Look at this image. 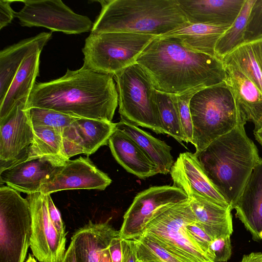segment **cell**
<instances>
[{"mask_svg":"<svg viewBox=\"0 0 262 262\" xmlns=\"http://www.w3.org/2000/svg\"><path fill=\"white\" fill-rule=\"evenodd\" d=\"M161 122L165 134L182 144L184 137L180 121L177 95L156 90Z\"/></svg>","mask_w":262,"mask_h":262,"instance_id":"4dcf8cb0","label":"cell"},{"mask_svg":"<svg viewBox=\"0 0 262 262\" xmlns=\"http://www.w3.org/2000/svg\"><path fill=\"white\" fill-rule=\"evenodd\" d=\"M84 155L89 156L101 146L108 144L116 129V123L105 120L78 118L73 123Z\"/></svg>","mask_w":262,"mask_h":262,"instance_id":"83f0119b","label":"cell"},{"mask_svg":"<svg viewBox=\"0 0 262 262\" xmlns=\"http://www.w3.org/2000/svg\"><path fill=\"white\" fill-rule=\"evenodd\" d=\"M189 200L181 189L170 185L153 186L138 193L123 216L119 231L122 239L140 236L146 224L161 207Z\"/></svg>","mask_w":262,"mask_h":262,"instance_id":"8fae6325","label":"cell"},{"mask_svg":"<svg viewBox=\"0 0 262 262\" xmlns=\"http://www.w3.org/2000/svg\"><path fill=\"white\" fill-rule=\"evenodd\" d=\"M197 155L240 124H246L236 97L224 81L194 93L189 102Z\"/></svg>","mask_w":262,"mask_h":262,"instance_id":"5b68a950","label":"cell"},{"mask_svg":"<svg viewBox=\"0 0 262 262\" xmlns=\"http://www.w3.org/2000/svg\"><path fill=\"white\" fill-rule=\"evenodd\" d=\"M209 249L215 262H227L232 254L230 236L212 239L209 245Z\"/></svg>","mask_w":262,"mask_h":262,"instance_id":"d590c367","label":"cell"},{"mask_svg":"<svg viewBox=\"0 0 262 262\" xmlns=\"http://www.w3.org/2000/svg\"><path fill=\"white\" fill-rule=\"evenodd\" d=\"M29 203L18 191L0 187V262H24L31 236Z\"/></svg>","mask_w":262,"mask_h":262,"instance_id":"9c48e42d","label":"cell"},{"mask_svg":"<svg viewBox=\"0 0 262 262\" xmlns=\"http://www.w3.org/2000/svg\"><path fill=\"white\" fill-rule=\"evenodd\" d=\"M61 262H77L75 248L72 242L67 250Z\"/></svg>","mask_w":262,"mask_h":262,"instance_id":"7bdbcfd3","label":"cell"},{"mask_svg":"<svg viewBox=\"0 0 262 262\" xmlns=\"http://www.w3.org/2000/svg\"><path fill=\"white\" fill-rule=\"evenodd\" d=\"M26 262H37L35 258L31 254H29V257L26 260Z\"/></svg>","mask_w":262,"mask_h":262,"instance_id":"f6af8a7d","label":"cell"},{"mask_svg":"<svg viewBox=\"0 0 262 262\" xmlns=\"http://www.w3.org/2000/svg\"><path fill=\"white\" fill-rule=\"evenodd\" d=\"M262 36V0H255L248 17L245 35V41Z\"/></svg>","mask_w":262,"mask_h":262,"instance_id":"e575fe53","label":"cell"},{"mask_svg":"<svg viewBox=\"0 0 262 262\" xmlns=\"http://www.w3.org/2000/svg\"><path fill=\"white\" fill-rule=\"evenodd\" d=\"M27 110L32 126H49L63 130L78 119L47 108L31 107Z\"/></svg>","mask_w":262,"mask_h":262,"instance_id":"d6a6232c","label":"cell"},{"mask_svg":"<svg viewBox=\"0 0 262 262\" xmlns=\"http://www.w3.org/2000/svg\"><path fill=\"white\" fill-rule=\"evenodd\" d=\"M112 262H121L122 257L121 239L119 235L113 238L109 245Z\"/></svg>","mask_w":262,"mask_h":262,"instance_id":"60d3db41","label":"cell"},{"mask_svg":"<svg viewBox=\"0 0 262 262\" xmlns=\"http://www.w3.org/2000/svg\"><path fill=\"white\" fill-rule=\"evenodd\" d=\"M240 262H262V252H251L245 254Z\"/></svg>","mask_w":262,"mask_h":262,"instance_id":"b9f144b4","label":"cell"},{"mask_svg":"<svg viewBox=\"0 0 262 262\" xmlns=\"http://www.w3.org/2000/svg\"><path fill=\"white\" fill-rule=\"evenodd\" d=\"M195 92H190L185 94L177 95V100L180 121L184 142L193 144V128L189 108L190 100Z\"/></svg>","mask_w":262,"mask_h":262,"instance_id":"836d02e7","label":"cell"},{"mask_svg":"<svg viewBox=\"0 0 262 262\" xmlns=\"http://www.w3.org/2000/svg\"><path fill=\"white\" fill-rule=\"evenodd\" d=\"M27 103L19 102L0 120V169L27 159L34 137Z\"/></svg>","mask_w":262,"mask_h":262,"instance_id":"5bb4252c","label":"cell"},{"mask_svg":"<svg viewBox=\"0 0 262 262\" xmlns=\"http://www.w3.org/2000/svg\"><path fill=\"white\" fill-rule=\"evenodd\" d=\"M119 235L108 223L91 221L77 230L71 238L77 262H112L109 245Z\"/></svg>","mask_w":262,"mask_h":262,"instance_id":"e0dca14e","label":"cell"},{"mask_svg":"<svg viewBox=\"0 0 262 262\" xmlns=\"http://www.w3.org/2000/svg\"><path fill=\"white\" fill-rule=\"evenodd\" d=\"M187 230L191 237L213 258L209 245L212 238L205 232L197 223L190 224L186 226Z\"/></svg>","mask_w":262,"mask_h":262,"instance_id":"8d00e7d4","label":"cell"},{"mask_svg":"<svg viewBox=\"0 0 262 262\" xmlns=\"http://www.w3.org/2000/svg\"><path fill=\"white\" fill-rule=\"evenodd\" d=\"M67 160L48 156L19 161L0 169L1 183L27 194L39 192L43 182Z\"/></svg>","mask_w":262,"mask_h":262,"instance_id":"9a60e30c","label":"cell"},{"mask_svg":"<svg viewBox=\"0 0 262 262\" xmlns=\"http://www.w3.org/2000/svg\"><path fill=\"white\" fill-rule=\"evenodd\" d=\"M222 61L242 72L262 94V36L242 43Z\"/></svg>","mask_w":262,"mask_h":262,"instance_id":"d4e9b609","label":"cell"},{"mask_svg":"<svg viewBox=\"0 0 262 262\" xmlns=\"http://www.w3.org/2000/svg\"><path fill=\"white\" fill-rule=\"evenodd\" d=\"M196 223L212 238L231 236L233 232L232 209L197 194L188 195Z\"/></svg>","mask_w":262,"mask_h":262,"instance_id":"603a6c76","label":"cell"},{"mask_svg":"<svg viewBox=\"0 0 262 262\" xmlns=\"http://www.w3.org/2000/svg\"><path fill=\"white\" fill-rule=\"evenodd\" d=\"M91 32H133L160 36L189 23L177 0H102Z\"/></svg>","mask_w":262,"mask_h":262,"instance_id":"277c9868","label":"cell"},{"mask_svg":"<svg viewBox=\"0 0 262 262\" xmlns=\"http://www.w3.org/2000/svg\"><path fill=\"white\" fill-rule=\"evenodd\" d=\"M31 211L32 231L30 247L40 262H61L66 253V236L60 235L52 224L48 207V195L28 194Z\"/></svg>","mask_w":262,"mask_h":262,"instance_id":"7c38bea8","label":"cell"},{"mask_svg":"<svg viewBox=\"0 0 262 262\" xmlns=\"http://www.w3.org/2000/svg\"><path fill=\"white\" fill-rule=\"evenodd\" d=\"M42 50L28 55L23 61L3 101L0 102V120L5 118L19 102L27 104L39 73Z\"/></svg>","mask_w":262,"mask_h":262,"instance_id":"cb8c5ba5","label":"cell"},{"mask_svg":"<svg viewBox=\"0 0 262 262\" xmlns=\"http://www.w3.org/2000/svg\"><path fill=\"white\" fill-rule=\"evenodd\" d=\"M233 209L253 240H262V158L253 169Z\"/></svg>","mask_w":262,"mask_h":262,"instance_id":"d6986e66","label":"cell"},{"mask_svg":"<svg viewBox=\"0 0 262 262\" xmlns=\"http://www.w3.org/2000/svg\"><path fill=\"white\" fill-rule=\"evenodd\" d=\"M137 262H142V261H139L137 260Z\"/></svg>","mask_w":262,"mask_h":262,"instance_id":"bcb514c9","label":"cell"},{"mask_svg":"<svg viewBox=\"0 0 262 262\" xmlns=\"http://www.w3.org/2000/svg\"><path fill=\"white\" fill-rule=\"evenodd\" d=\"M169 173L173 186L187 195L197 194L221 206L231 208L206 176L194 153L180 154Z\"/></svg>","mask_w":262,"mask_h":262,"instance_id":"2e32d148","label":"cell"},{"mask_svg":"<svg viewBox=\"0 0 262 262\" xmlns=\"http://www.w3.org/2000/svg\"><path fill=\"white\" fill-rule=\"evenodd\" d=\"M156 37L133 32H91L82 49L83 64L97 72L114 75L136 63Z\"/></svg>","mask_w":262,"mask_h":262,"instance_id":"ba28073f","label":"cell"},{"mask_svg":"<svg viewBox=\"0 0 262 262\" xmlns=\"http://www.w3.org/2000/svg\"><path fill=\"white\" fill-rule=\"evenodd\" d=\"M256 140L262 146V127L256 132H253Z\"/></svg>","mask_w":262,"mask_h":262,"instance_id":"ee69618b","label":"cell"},{"mask_svg":"<svg viewBox=\"0 0 262 262\" xmlns=\"http://www.w3.org/2000/svg\"><path fill=\"white\" fill-rule=\"evenodd\" d=\"M196 222L189 199L157 210L142 234L170 253L189 262H215L189 234L186 226Z\"/></svg>","mask_w":262,"mask_h":262,"instance_id":"8992f818","label":"cell"},{"mask_svg":"<svg viewBox=\"0 0 262 262\" xmlns=\"http://www.w3.org/2000/svg\"><path fill=\"white\" fill-rule=\"evenodd\" d=\"M33 127V140L28 148L26 159L48 156L66 158L63 145L62 130L44 126Z\"/></svg>","mask_w":262,"mask_h":262,"instance_id":"f1b7e54d","label":"cell"},{"mask_svg":"<svg viewBox=\"0 0 262 262\" xmlns=\"http://www.w3.org/2000/svg\"><path fill=\"white\" fill-rule=\"evenodd\" d=\"M121 262H137L135 243L133 239H122Z\"/></svg>","mask_w":262,"mask_h":262,"instance_id":"ab89813d","label":"cell"},{"mask_svg":"<svg viewBox=\"0 0 262 262\" xmlns=\"http://www.w3.org/2000/svg\"><path fill=\"white\" fill-rule=\"evenodd\" d=\"M121 120L165 134L156 100V89L147 74L136 62L114 74Z\"/></svg>","mask_w":262,"mask_h":262,"instance_id":"52a82bcc","label":"cell"},{"mask_svg":"<svg viewBox=\"0 0 262 262\" xmlns=\"http://www.w3.org/2000/svg\"><path fill=\"white\" fill-rule=\"evenodd\" d=\"M108 145L115 160L127 172L143 179L159 173L156 165L137 143L119 129L116 128L111 135Z\"/></svg>","mask_w":262,"mask_h":262,"instance_id":"ffe728a7","label":"cell"},{"mask_svg":"<svg viewBox=\"0 0 262 262\" xmlns=\"http://www.w3.org/2000/svg\"><path fill=\"white\" fill-rule=\"evenodd\" d=\"M255 0H245L238 15L219 38L215 45V56L220 60L245 41L247 24Z\"/></svg>","mask_w":262,"mask_h":262,"instance_id":"f546056e","label":"cell"},{"mask_svg":"<svg viewBox=\"0 0 262 262\" xmlns=\"http://www.w3.org/2000/svg\"><path fill=\"white\" fill-rule=\"evenodd\" d=\"M230 26L189 23L162 36L177 37L189 49L215 56L214 49L217 41Z\"/></svg>","mask_w":262,"mask_h":262,"instance_id":"4316f807","label":"cell"},{"mask_svg":"<svg viewBox=\"0 0 262 262\" xmlns=\"http://www.w3.org/2000/svg\"><path fill=\"white\" fill-rule=\"evenodd\" d=\"M157 91L175 95L221 83L226 72L215 56L196 52L175 36H157L138 57Z\"/></svg>","mask_w":262,"mask_h":262,"instance_id":"6da1fadb","label":"cell"},{"mask_svg":"<svg viewBox=\"0 0 262 262\" xmlns=\"http://www.w3.org/2000/svg\"><path fill=\"white\" fill-rule=\"evenodd\" d=\"M240 124L195 155L206 176L233 209L259 157Z\"/></svg>","mask_w":262,"mask_h":262,"instance_id":"3957f363","label":"cell"},{"mask_svg":"<svg viewBox=\"0 0 262 262\" xmlns=\"http://www.w3.org/2000/svg\"><path fill=\"white\" fill-rule=\"evenodd\" d=\"M112 180L88 157L67 160L41 185L43 194L73 189L104 190Z\"/></svg>","mask_w":262,"mask_h":262,"instance_id":"4fadbf2b","label":"cell"},{"mask_svg":"<svg viewBox=\"0 0 262 262\" xmlns=\"http://www.w3.org/2000/svg\"><path fill=\"white\" fill-rule=\"evenodd\" d=\"M51 32H41L23 39L1 50L0 52V102L23 60L35 51L42 50L52 37Z\"/></svg>","mask_w":262,"mask_h":262,"instance_id":"7402d4cb","label":"cell"},{"mask_svg":"<svg viewBox=\"0 0 262 262\" xmlns=\"http://www.w3.org/2000/svg\"><path fill=\"white\" fill-rule=\"evenodd\" d=\"M118 105L114 75L85 65L62 77L35 84L26 110L40 107L78 118L112 121Z\"/></svg>","mask_w":262,"mask_h":262,"instance_id":"7a4b0ae2","label":"cell"},{"mask_svg":"<svg viewBox=\"0 0 262 262\" xmlns=\"http://www.w3.org/2000/svg\"><path fill=\"white\" fill-rule=\"evenodd\" d=\"M116 128L133 139L156 165L159 173L170 172L173 165L171 147L164 141L156 138L137 126L121 120Z\"/></svg>","mask_w":262,"mask_h":262,"instance_id":"484cf974","label":"cell"},{"mask_svg":"<svg viewBox=\"0 0 262 262\" xmlns=\"http://www.w3.org/2000/svg\"><path fill=\"white\" fill-rule=\"evenodd\" d=\"M245 0H177L189 24L231 26Z\"/></svg>","mask_w":262,"mask_h":262,"instance_id":"ac0fdd59","label":"cell"},{"mask_svg":"<svg viewBox=\"0 0 262 262\" xmlns=\"http://www.w3.org/2000/svg\"><path fill=\"white\" fill-rule=\"evenodd\" d=\"M12 1H0V29L11 23L15 17V11L11 7Z\"/></svg>","mask_w":262,"mask_h":262,"instance_id":"f35d334b","label":"cell"},{"mask_svg":"<svg viewBox=\"0 0 262 262\" xmlns=\"http://www.w3.org/2000/svg\"><path fill=\"white\" fill-rule=\"evenodd\" d=\"M48 195V207L50 220L57 232L61 235L66 236L65 226L61 217L60 213L55 206L50 196Z\"/></svg>","mask_w":262,"mask_h":262,"instance_id":"74e56055","label":"cell"},{"mask_svg":"<svg viewBox=\"0 0 262 262\" xmlns=\"http://www.w3.org/2000/svg\"><path fill=\"white\" fill-rule=\"evenodd\" d=\"M23 8L15 12L21 26L42 27L51 31L77 34L91 31L92 20L74 12L60 0H25Z\"/></svg>","mask_w":262,"mask_h":262,"instance_id":"30bf717a","label":"cell"},{"mask_svg":"<svg viewBox=\"0 0 262 262\" xmlns=\"http://www.w3.org/2000/svg\"><path fill=\"white\" fill-rule=\"evenodd\" d=\"M224 65L225 82L233 91L246 121H252L253 132L262 127V94L242 72L230 65Z\"/></svg>","mask_w":262,"mask_h":262,"instance_id":"44dd1931","label":"cell"},{"mask_svg":"<svg viewBox=\"0 0 262 262\" xmlns=\"http://www.w3.org/2000/svg\"><path fill=\"white\" fill-rule=\"evenodd\" d=\"M137 259L142 262H189L166 250L144 234L133 239Z\"/></svg>","mask_w":262,"mask_h":262,"instance_id":"1f68e13d","label":"cell"}]
</instances>
